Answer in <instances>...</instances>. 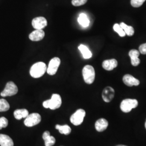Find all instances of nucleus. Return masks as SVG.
Returning a JSON list of instances; mask_svg holds the SVG:
<instances>
[{"label":"nucleus","instance_id":"6ab92c4d","mask_svg":"<svg viewBox=\"0 0 146 146\" xmlns=\"http://www.w3.org/2000/svg\"><path fill=\"white\" fill-rule=\"evenodd\" d=\"M78 49L82 54L83 57L85 59H88L92 56V52L89 50L88 47L84 44H81L78 47Z\"/></svg>","mask_w":146,"mask_h":146},{"label":"nucleus","instance_id":"a878e982","mask_svg":"<svg viewBox=\"0 0 146 146\" xmlns=\"http://www.w3.org/2000/svg\"><path fill=\"white\" fill-rule=\"evenodd\" d=\"M87 0H72V3L74 6L78 7L81 5H84L86 3Z\"/></svg>","mask_w":146,"mask_h":146},{"label":"nucleus","instance_id":"b1692460","mask_svg":"<svg viewBox=\"0 0 146 146\" xmlns=\"http://www.w3.org/2000/svg\"><path fill=\"white\" fill-rule=\"evenodd\" d=\"M113 29H114V31L115 32H116L120 36H125V33L124 31L123 30V29L121 28V27L120 26V25H119L117 23H115L113 26Z\"/></svg>","mask_w":146,"mask_h":146},{"label":"nucleus","instance_id":"393cba45","mask_svg":"<svg viewBox=\"0 0 146 146\" xmlns=\"http://www.w3.org/2000/svg\"><path fill=\"white\" fill-rule=\"evenodd\" d=\"M146 0H131V5L133 7L138 8L143 4Z\"/></svg>","mask_w":146,"mask_h":146},{"label":"nucleus","instance_id":"ddd939ff","mask_svg":"<svg viewBox=\"0 0 146 146\" xmlns=\"http://www.w3.org/2000/svg\"><path fill=\"white\" fill-rule=\"evenodd\" d=\"M139 51L136 49H131L129 52V56L131 58V63L134 67L137 66L140 63V60L139 58Z\"/></svg>","mask_w":146,"mask_h":146},{"label":"nucleus","instance_id":"dca6fc26","mask_svg":"<svg viewBox=\"0 0 146 146\" xmlns=\"http://www.w3.org/2000/svg\"><path fill=\"white\" fill-rule=\"evenodd\" d=\"M42 138L44 141L46 146H52L55 143V139L52 136L50 135V133L48 131L44 132L42 135Z\"/></svg>","mask_w":146,"mask_h":146},{"label":"nucleus","instance_id":"9d476101","mask_svg":"<svg viewBox=\"0 0 146 146\" xmlns=\"http://www.w3.org/2000/svg\"><path fill=\"white\" fill-rule=\"evenodd\" d=\"M115 95V90L111 87H107L104 89L102 94V99L106 102H110L113 99Z\"/></svg>","mask_w":146,"mask_h":146},{"label":"nucleus","instance_id":"39448f33","mask_svg":"<svg viewBox=\"0 0 146 146\" xmlns=\"http://www.w3.org/2000/svg\"><path fill=\"white\" fill-rule=\"evenodd\" d=\"M86 111L82 109L77 110L70 117V122L74 125H80L84 121Z\"/></svg>","mask_w":146,"mask_h":146},{"label":"nucleus","instance_id":"a211bd4d","mask_svg":"<svg viewBox=\"0 0 146 146\" xmlns=\"http://www.w3.org/2000/svg\"><path fill=\"white\" fill-rule=\"evenodd\" d=\"M29 115V111L26 109L17 110L14 111V115L16 119L20 120L22 119H26Z\"/></svg>","mask_w":146,"mask_h":146},{"label":"nucleus","instance_id":"0eeeda50","mask_svg":"<svg viewBox=\"0 0 146 146\" xmlns=\"http://www.w3.org/2000/svg\"><path fill=\"white\" fill-rule=\"evenodd\" d=\"M41 121V116L38 113L29 114L25 119L24 123L27 127H31L38 125Z\"/></svg>","mask_w":146,"mask_h":146},{"label":"nucleus","instance_id":"6e6552de","mask_svg":"<svg viewBox=\"0 0 146 146\" xmlns=\"http://www.w3.org/2000/svg\"><path fill=\"white\" fill-rule=\"evenodd\" d=\"M61 63V60L58 58H54L49 63L48 67L47 69V72L50 75H55Z\"/></svg>","mask_w":146,"mask_h":146},{"label":"nucleus","instance_id":"7ed1b4c3","mask_svg":"<svg viewBox=\"0 0 146 146\" xmlns=\"http://www.w3.org/2000/svg\"><path fill=\"white\" fill-rule=\"evenodd\" d=\"M82 75L84 81L86 84H90L94 82L95 78L94 68L90 65H86L82 70Z\"/></svg>","mask_w":146,"mask_h":146},{"label":"nucleus","instance_id":"412c9836","mask_svg":"<svg viewBox=\"0 0 146 146\" xmlns=\"http://www.w3.org/2000/svg\"><path fill=\"white\" fill-rule=\"evenodd\" d=\"M78 20V23L84 27H87L89 25L90 21L87 17V16L84 13H81L80 14Z\"/></svg>","mask_w":146,"mask_h":146},{"label":"nucleus","instance_id":"c756f323","mask_svg":"<svg viewBox=\"0 0 146 146\" xmlns=\"http://www.w3.org/2000/svg\"><path fill=\"white\" fill-rule=\"evenodd\" d=\"M145 128H146V122H145Z\"/></svg>","mask_w":146,"mask_h":146},{"label":"nucleus","instance_id":"f03ea898","mask_svg":"<svg viewBox=\"0 0 146 146\" xmlns=\"http://www.w3.org/2000/svg\"><path fill=\"white\" fill-rule=\"evenodd\" d=\"M62 104V99L59 94H53L51 99L44 101L43 102V106L45 108H50L55 110L59 108Z\"/></svg>","mask_w":146,"mask_h":146},{"label":"nucleus","instance_id":"4468645a","mask_svg":"<svg viewBox=\"0 0 146 146\" xmlns=\"http://www.w3.org/2000/svg\"><path fill=\"white\" fill-rule=\"evenodd\" d=\"M118 63L115 59H110L104 60L102 62V67L104 69L108 71H111L117 66Z\"/></svg>","mask_w":146,"mask_h":146},{"label":"nucleus","instance_id":"cd10ccee","mask_svg":"<svg viewBox=\"0 0 146 146\" xmlns=\"http://www.w3.org/2000/svg\"><path fill=\"white\" fill-rule=\"evenodd\" d=\"M139 52L141 53L142 54H143V55L146 54V43H144L140 45L139 48Z\"/></svg>","mask_w":146,"mask_h":146},{"label":"nucleus","instance_id":"f257e3e1","mask_svg":"<svg viewBox=\"0 0 146 146\" xmlns=\"http://www.w3.org/2000/svg\"><path fill=\"white\" fill-rule=\"evenodd\" d=\"M46 64L42 62H38L34 64L30 69V74L34 78H39L47 71Z\"/></svg>","mask_w":146,"mask_h":146},{"label":"nucleus","instance_id":"2eb2a0df","mask_svg":"<svg viewBox=\"0 0 146 146\" xmlns=\"http://www.w3.org/2000/svg\"><path fill=\"white\" fill-rule=\"evenodd\" d=\"M108 126V122L104 119H100L95 122V129L99 132H102L105 131Z\"/></svg>","mask_w":146,"mask_h":146},{"label":"nucleus","instance_id":"bb28decb","mask_svg":"<svg viewBox=\"0 0 146 146\" xmlns=\"http://www.w3.org/2000/svg\"><path fill=\"white\" fill-rule=\"evenodd\" d=\"M8 125V121L5 117H2L0 118V129L7 127Z\"/></svg>","mask_w":146,"mask_h":146},{"label":"nucleus","instance_id":"f8f14e48","mask_svg":"<svg viewBox=\"0 0 146 146\" xmlns=\"http://www.w3.org/2000/svg\"><path fill=\"white\" fill-rule=\"evenodd\" d=\"M123 82L126 86L129 87H132L133 86H137L140 84V81L139 80L136 79L129 74H127L123 76Z\"/></svg>","mask_w":146,"mask_h":146},{"label":"nucleus","instance_id":"1a4fd4ad","mask_svg":"<svg viewBox=\"0 0 146 146\" xmlns=\"http://www.w3.org/2000/svg\"><path fill=\"white\" fill-rule=\"evenodd\" d=\"M32 26L35 29H42L47 26V21L46 18L42 16L37 17L32 20Z\"/></svg>","mask_w":146,"mask_h":146},{"label":"nucleus","instance_id":"f3484780","mask_svg":"<svg viewBox=\"0 0 146 146\" xmlns=\"http://www.w3.org/2000/svg\"><path fill=\"white\" fill-rule=\"evenodd\" d=\"M0 145L1 146H14V142L9 136L0 134Z\"/></svg>","mask_w":146,"mask_h":146},{"label":"nucleus","instance_id":"20e7f679","mask_svg":"<svg viewBox=\"0 0 146 146\" xmlns=\"http://www.w3.org/2000/svg\"><path fill=\"white\" fill-rule=\"evenodd\" d=\"M137 106L138 101L136 100L127 99L122 101L120 104V108L124 113H129L132 109L137 107Z\"/></svg>","mask_w":146,"mask_h":146},{"label":"nucleus","instance_id":"5701e85b","mask_svg":"<svg viewBox=\"0 0 146 146\" xmlns=\"http://www.w3.org/2000/svg\"><path fill=\"white\" fill-rule=\"evenodd\" d=\"M9 108L10 105L5 99H0V112L6 111L9 110Z\"/></svg>","mask_w":146,"mask_h":146},{"label":"nucleus","instance_id":"4be33fe9","mask_svg":"<svg viewBox=\"0 0 146 146\" xmlns=\"http://www.w3.org/2000/svg\"><path fill=\"white\" fill-rule=\"evenodd\" d=\"M120 26L123 29V30L125 31V35L129 36H131L134 34V29L133 27L129 26H127L126 24L123 22H121L120 23Z\"/></svg>","mask_w":146,"mask_h":146},{"label":"nucleus","instance_id":"423d86ee","mask_svg":"<svg viewBox=\"0 0 146 146\" xmlns=\"http://www.w3.org/2000/svg\"><path fill=\"white\" fill-rule=\"evenodd\" d=\"M18 92V88L13 82L10 81L6 84L4 90L1 92V95L2 97L11 96L15 95Z\"/></svg>","mask_w":146,"mask_h":146},{"label":"nucleus","instance_id":"c85d7f7f","mask_svg":"<svg viewBox=\"0 0 146 146\" xmlns=\"http://www.w3.org/2000/svg\"><path fill=\"white\" fill-rule=\"evenodd\" d=\"M125 146V145H117V146Z\"/></svg>","mask_w":146,"mask_h":146},{"label":"nucleus","instance_id":"aec40b11","mask_svg":"<svg viewBox=\"0 0 146 146\" xmlns=\"http://www.w3.org/2000/svg\"><path fill=\"white\" fill-rule=\"evenodd\" d=\"M55 128L56 129H58L61 134H64L66 135H69L72 131L71 128L69 125H56L55 126Z\"/></svg>","mask_w":146,"mask_h":146},{"label":"nucleus","instance_id":"9b49d317","mask_svg":"<svg viewBox=\"0 0 146 146\" xmlns=\"http://www.w3.org/2000/svg\"><path fill=\"white\" fill-rule=\"evenodd\" d=\"M44 36V31L42 29H36L29 34V38L33 41H39L42 40Z\"/></svg>","mask_w":146,"mask_h":146}]
</instances>
